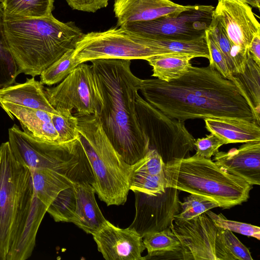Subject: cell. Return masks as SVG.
Masks as SVG:
<instances>
[{
  "label": "cell",
  "instance_id": "6da1fadb",
  "mask_svg": "<svg viewBox=\"0 0 260 260\" xmlns=\"http://www.w3.org/2000/svg\"><path fill=\"white\" fill-rule=\"evenodd\" d=\"M139 90L147 102L172 119L238 118L260 125L237 87L209 64L191 66L170 82L142 80Z\"/></svg>",
  "mask_w": 260,
  "mask_h": 260
},
{
  "label": "cell",
  "instance_id": "7a4b0ae2",
  "mask_svg": "<svg viewBox=\"0 0 260 260\" xmlns=\"http://www.w3.org/2000/svg\"><path fill=\"white\" fill-rule=\"evenodd\" d=\"M91 62L102 100L96 115L115 149L126 163L133 165L149 150L148 140L136 112L142 79L132 72L131 60L98 59Z\"/></svg>",
  "mask_w": 260,
  "mask_h": 260
},
{
  "label": "cell",
  "instance_id": "3957f363",
  "mask_svg": "<svg viewBox=\"0 0 260 260\" xmlns=\"http://www.w3.org/2000/svg\"><path fill=\"white\" fill-rule=\"evenodd\" d=\"M4 27L19 74L34 77L75 49L84 34L74 22H61L52 14L35 18L4 17Z\"/></svg>",
  "mask_w": 260,
  "mask_h": 260
},
{
  "label": "cell",
  "instance_id": "277c9868",
  "mask_svg": "<svg viewBox=\"0 0 260 260\" xmlns=\"http://www.w3.org/2000/svg\"><path fill=\"white\" fill-rule=\"evenodd\" d=\"M78 118V139L91 168L93 187L107 206L124 205L129 191L132 165L115 149L96 114Z\"/></svg>",
  "mask_w": 260,
  "mask_h": 260
},
{
  "label": "cell",
  "instance_id": "5b68a950",
  "mask_svg": "<svg viewBox=\"0 0 260 260\" xmlns=\"http://www.w3.org/2000/svg\"><path fill=\"white\" fill-rule=\"evenodd\" d=\"M165 186L206 197L230 209L248 201L252 185L211 159L195 155L165 165Z\"/></svg>",
  "mask_w": 260,
  "mask_h": 260
},
{
  "label": "cell",
  "instance_id": "8992f818",
  "mask_svg": "<svg viewBox=\"0 0 260 260\" xmlns=\"http://www.w3.org/2000/svg\"><path fill=\"white\" fill-rule=\"evenodd\" d=\"M8 136L15 158L29 169H49L75 183L87 182L93 187L91 168L78 138L63 144L43 142L25 133L16 124L8 129Z\"/></svg>",
  "mask_w": 260,
  "mask_h": 260
},
{
  "label": "cell",
  "instance_id": "52a82bcc",
  "mask_svg": "<svg viewBox=\"0 0 260 260\" xmlns=\"http://www.w3.org/2000/svg\"><path fill=\"white\" fill-rule=\"evenodd\" d=\"M34 188L30 169L15 158L9 141L0 145V260H6L28 215Z\"/></svg>",
  "mask_w": 260,
  "mask_h": 260
},
{
  "label": "cell",
  "instance_id": "ba28073f",
  "mask_svg": "<svg viewBox=\"0 0 260 260\" xmlns=\"http://www.w3.org/2000/svg\"><path fill=\"white\" fill-rule=\"evenodd\" d=\"M180 242L183 260H253L233 232L217 226L205 213L170 226Z\"/></svg>",
  "mask_w": 260,
  "mask_h": 260
},
{
  "label": "cell",
  "instance_id": "9c48e42d",
  "mask_svg": "<svg viewBox=\"0 0 260 260\" xmlns=\"http://www.w3.org/2000/svg\"><path fill=\"white\" fill-rule=\"evenodd\" d=\"M136 105L139 124L148 140L149 149L155 150L165 164L190 156V152L195 149V139L184 121L169 117L139 93Z\"/></svg>",
  "mask_w": 260,
  "mask_h": 260
},
{
  "label": "cell",
  "instance_id": "30bf717a",
  "mask_svg": "<svg viewBox=\"0 0 260 260\" xmlns=\"http://www.w3.org/2000/svg\"><path fill=\"white\" fill-rule=\"evenodd\" d=\"M148 36L116 26L84 34L73 57L79 64L98 59H143L154 56Z\"/></svg>",
  "mask_w": 260,
  "mask_h": 260
},
{
  "label": "cell",
  "instance_id": "8fae6325",
  "mask_svg": "<svg viewBox=\"0 0 260 260\" xmlns=\"http://www.w3.org/2000/svg\"><path fill=\"white\" fill-rule=\"evenodd\" d=\"M46 97L57 111L75 109L74 115L98 114L102 105L91 65L79 64L57 86L45 88Z\"/></svg>",
  "mask_w": 260,
  "mask_h": 260
},
{
  "label": "cell",
  "instance_id": "7c38bea8",
  "mask_svg": "<svg viewBox=\"0 0 260 260\" xmlns=\"http://www.w3.org/2000/svg\"><path fill=\"white\" fill-rule=\"evenodd\" d=\"M214 9L210 5H193L176 16L132 22L121 27L148 37L191 41L206 36Z\"/></svg>",
  "mask_w": 260,
  "mask_h": 260
},
{
  "label": "cell",
  "instance_id": "4fadbf2b",
  "mask_svg": "<svg viewBox=\"0 0 260 260\" xmlns=\"http://www.w3.org/2000/svg\"><path fill=\"white\" fill-rule=\"evenodd\" d=\"M179 190L165 187V191L156 196L134 192L136 213L129 228L143 237L170 227L174 216L180 212Z\"/></svg>",
  "mask_w": 260,
  "mask_h": 260
},
{
  "label": "cell",
  "instance_id": "5bb4252c",
  "mask_svg": "<svg viewBox=\"0 0 260 260\" xmlns=\"http://www.w3.org/2000/svg\"><path fill=\"white\" fill-rule=\"evenodd\" d=\"M213 16L229 40L247 50L253 38L260 34V24L247 3L241 0H218Z\"/></svg>",
  "mask_w": 260,
  "mask_h": 260
},
{
  "label": "cell",
  "instance_id": "9a60e30c",
  "mask_svg": "<svg viewBox=\"0 0 260 260\" xmlns=\"http://www.w3.org/2000/svg\"><path fill=\"white\" fill-rule=\"evenodd\" d=\"M98 250L106 260H143L142 237L133 228L121 229L109 221L92 235Z\"/></svg>",
  "mask_w": 260,
  "mask_h": 260
},
{
  "label": "cell",
  "instance_id": "2e32d148",
  "mask_svg": "<svg viewBox=\"0 0 260 260\" xmlns=\"http://www.w3.org/2000/svg\"><path fill=\"white\" fill-rule=\"evenodd\" d=\"M213 161L226 173L242 178L252 186L260 184V141L245 142L228 152L218 150Z\"/></svg>",
  "mask_w": 260,
  "mask_h": 260
},
{
  "label": "cell",
  "instance_id": "e0dca14e",
  "mask_svg": "<svg viewBox=\"0 0 260 260\" xmlns=\"http://www.w3.org/2000/svg\"><path fill=\"white\" fill-rule=\"evenodd\" d=\"M192 6H184L172 0H114L113 11L117 26L176 16Z\"/></svg>",
  "mask_w": 260,
  "mask_h": 260
},
{
  "label": "cell",
  "instance_id": "ac0fdd59",
  "mask_svg": "<svg viewBox=\"0 0 260 260\" xmlns=\"http://www.w3.org/2000/svg\"><path fill=\"white\" fill-rule=\"evenodd\" d=\"M0 106L12 119L15 117L19 121L22 131L34 139L58 143V135L51 120L52 113L8 102H1Z\"/></svg>",
  "mask_w": 260,
  "mask_h": 260
},
{
  "label": "cell",
  "instance_id": "d6986e66",
  "mask_svg": "<svg viewBox=\"0 0 260 260\" xmlns=\"http://www.w3.org/2000/svg\"><path fill=\"white\" fill-rule=\"evenodd\" d=\"M164 162L154 149H149L145 156L132 165L130 190L156 196L165 191Z\"/></svg>",
  "mask_w": 260,
  "mask_h": 260
},
{
  "label": "cell",
  "instance_id": "ffe728a7",
  "mask_svg": "<svg viewBox=\"0 0 260 260\" xmlns=\"http://www.w3.org/2000/svg\"><path fill=\"white\" fill-rule=\"evenodd\" d=\"M47 208L34 192L26 220L16 236L6 260H25L31 256L38 229Z\"/></svg>",
  "mask_w": 260,
  "mask_h": 260
},
{
  "label": "cell",
  "instance_id": "44dd1931",
  "mask_svg": "<svg viewBox=\"0 0 260 260\" xmlns=\"http://www.w3.org/2000/svg\"><path fill=\"white\" fill-rule=\"evenodd\" d=\"M76 192V209L72 223L92 235L106 223L95 198V191L87 182L74 183Z\"/></svg>",
  "mask_w": 260,
  "mask_h": 260
},
{
  "label": "cell",
  "instance_id": "7402d4cb",
  "mask_svg": "<svg viewBox=\"0 0 260 260\" xmlns=\"http://www.w3.org/2000/svg\"><path fill=\"white\" fill-rule=\"evenodd\" d=\"M44 84L34 77L25 82L0 88V103L8 102L21 106L39 109L58 114L49 102Z\"/></svg>",
  "mask_w": 260,
  "mask_h": 260
},
{
  "label": "cell",
  "instance_id": "603a6c76",
  "mask_svg": "<svg viewBox=\"0 0 260 260\" xmlns=\"http://www.w3.org/2000/svg\"><path fill=\"white\" fill-rule=\"evenodd\" d=\"M207 130L222 140L225 144L260 141V126L238 118L204 119Z\"/></svg>",
  "mask_w": 260,
  "mask_h": 260
},
{
  "label": "cell",
  "instance_id": "cb8c5ba5",
  "mask_svg": "<svg viewBox=\"0 0 260 260\" xmlns=\"http://www.w3.org/2000/svg\"><path fill=\"white\" fill-rule=\"evenodd\" d=\"M30 170L34 192L48 207L61 190L75 183L63 174L49 169Z\"/></svg>",
  "mask_w": 260,
  "mask_h": 260
},
{
  "label": "cell",
  "instance_id": "d4e9b609",
  "mask_svg": "<svg viewBox=\"0 0 260 260\" xmlns=\"http://www.w3.org/2000/svg\"><path fill=\"white\" fill-rule=\"evenodd\" d=\"M232 76L231 81L237 87L260 122V66L247 55L244 72Z\"/></svg>",
  "mask_w": 260,
  "mask_h": 260
},
{
  "label": "cell",
  "instance_id": "484cf974",
  "mask_svg": "<svg viewBox=\"0 0 260 260\" xmlns=\"http://www.w3.org/2000/svg\"><path fill=\"white\" fill-rule=\"evenodd\" d=\"M193 58L192 55L171 53L152 56L146 60L152 67V77L170 82L187 73L192 66L190 61Z\"/></svg>",
  "mask_w": 260,
  "mask_h": 260
},
{
  "label": "cell",
  "instance_id": "4316f807",
  "mask_svg": "<svg viewBox=\"0 0 260 260\" xmlns=\"http://www.w3.org/2000/svg\"><path fill=\"white\" fill-rule=\"evenodd\" d=\"M207 30L222 53L231 74L243 73L247 60V50L234 44L213 16Z\"/></svg>",
  "mask_w": 260,
  "mask_h": 260
},
{
  "label": "cell",
  "instance_id": "83f0119b",
  "mask_svg": "<svg viewBox=\"0 0 260 260\" xmlns=\"http://www.w3.org/2000/svg\"><path fill=\"white\" fill-rule=\"evenodd\" d=\"M4 17L35 18L52 14L54 0H0Z\"/></svg>",
  "mask_w": 260,
  "mask_h": 260
},
{
  "label": "cell",
  "instance_id": "f1b7e54d",
  "mask_svg": "<svg viewBox=\"0 0 260 260\" xmlns=\"http://www.w3.org/2000/svg\"><path fill=\"white\" fill-rule=\"evenodd\" d=\"M143 242L148 254L145 259H159L164 254L169 252H178L181 246L179 239L170 227L164 230L146 234Z\"/></svg>",
  "mask_w": 260,
  "mask_h": 260
},
{
  "label": "cell",
  "instance_id": "f546056e",
  "mask_svg": "<svg viewBox=\"0 0 260 260\" xmlns=\"http://www.w3.org/2000/svg\"><path fill=\"white\" fill-rule=\"evenodd\" d=\"M4 13L0 4V88L15 83L19 74L5 35Z\"/></svg>",
  "mask_w": 260,
  "mask_h": 260
},
{
  "label": "cell",
  "instance_id": "4dcf8cb0",
  "mask_svg": "<svg viewBox=\"0 0 260 260\" xmlns=\"http://www.w3.org/2000/svg\"><path fill=\"white\" fill-rule=\"evenodd\" d=\"M76 204V192L73 185L61 190L58 194L48 207L47 212L56 222L72 223Z\"/></svg>",
  "mask_w": 260,
  "mask_h": 260
},
{
  "label": "cell",
  "instance_id": "1f68e13d",
  "mask_svg": "<svg viewBox=\"0 0 260 260\" xmlns=\"http://www.w3.org/2000/svg\"><path fill=\"white\" fill-rule=\"evenodd\" d=\"M74 49L66 52L40 75V81L51 86L60 82L78 65L73 57Z\"/></svg>",
  "mask_w": 260,
  "mask_h": 260
},
{
  "label": "cell",
  "instance_id": "d6a6232c",
  "mask_svg": "<svg viewBox=\"0 0 260 260\" xmlns=\"http://www.w3.org/2000/svg\"><path fill=\"white\" fill-rule=\"evenodd\" d=\"M183 202L180 201V210L174 216L176 221H185L195 217L213 208L219 207L218 203L204 196L190 193Z\"/></svg>",
  "mask_w": 260,
  "mask_h": 260
},
{
  "label": "cell",
  "instance_id": "836d02e7",
  "mask_svg": "<svg viewBox=\"0 0 260 260\" xmlns=\"http://www.w3.org/2000/svg\"><path fill=\"white\" fill-rule=\"evenodd\" d=\"M52 113L51 120L58 135V143L63 144L73 142L78 137V118L72 114V110L63 109Z\"/></svg>",
  "mask_w": 260,
  "mask_h": 260
},
{
  "label": "cell",
  "instance_id": "e575fe53",
  "mask_svg": "<svg viewBox=\"0 0 260 260\" xmlns=\"http://www.w3.org/2000/svg\"><path fill=\"white\" fill-rule=\"evenodd\" d=\"M205 213L219 228L248 237H253L258 240H260V228L257 226L229 220L221 213L217 214L210 210L207 211Z\"/></svg>",
  "mask_w": 260,
  "mask_h": 260
},
{
  "label": "cell",
  "instance_id": "d590c367",
  "mask_svg": "<svg viewBox=\"0 0 260 260\" xmlns=\"http://www.w3.org/2000/svg\"><path fill=\"white\" fill-rule=\"evenodd\" d=\"M206 39L210 55L209 65L224 78L231 80L232 74L228 67L224 56L208 30L206 31Z\"/></svg>",
  "mask_w": 260,
  "mask_h": 260
},
{
  "label": "cell",
  "instance_id": "8d00e7d4",
  "mask_svg": "<svg viewBox=\"0 0 260 260\" xmlns=\"http://www.w3.org/2000/svg\"><path fill=\"white\" fill-rule=\"evenodd\" d=\"M224 142L213 134L207 135L202 138H198L194 141V145L196 149L195 155L211 159V157L218 151Z\"/></svg>",
  "mask_w": 260,
  "mask_h": 260
},
{
  "label": "cell",
  "instance_id": "74e56055",
  "mask_svg": "<svg viewBox=\"0 0 260 260\" xmlns=\"http://www.w3.org/2000/svg\"><path fill=\"white\" fill-rule=\"evenodd\" d=\"M73 10L95 12L98 10L106 7L110 0H66Z\"/></svg>",
  "mask_w": 260,
  "mask_h": 260
},
{
  "label": "cell",
  "instance_id": "f35d334b",
  "mask_svg": "<svg viewBox=\"0 0 260 260\" xmlns=\"http://www.w3.org/2000/svg\"><path fill=\"white\" fill-rule=\"evenodd\" d=\"M247 55L260 66V34L251 41L247 50Z\"/></svg>",
  "mask_w": 260,
  "mask_h": 260
},
{
  "label": "cell",
  "instance_id": "ab89813d",
  "mask_svg": "<svg viewBox=\"0 0 260 260\" xmlns=\"http://www.w3.org/2000/svg\"><path fill=\"white\" fill-rule=\"evenodd\" d=\"M241 1L247 3L249 5H250L254 8H257L253 0H241Z\"/></svg>",
  "mask_w": 260,
  "mask_h": 260
},
{
  "label": "cell",
  "instance_id": "60d3db41",
  "mask_svg": "<svg viewBox=\"0 0 260 260\" xmlns=\"http://www.w3.org/2000/svg\"><path fill=\"white\" fill-rule=\"evenodd\" d=\"M257 9L260 8V0H253Z\"/></svg>",
  "mask_w": 260,
  "mask_h": 260
}]
</instances>
